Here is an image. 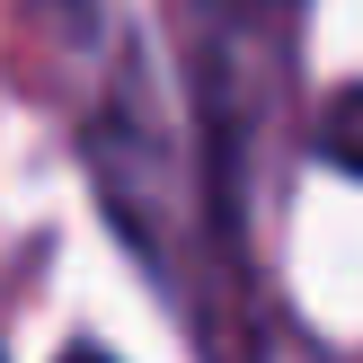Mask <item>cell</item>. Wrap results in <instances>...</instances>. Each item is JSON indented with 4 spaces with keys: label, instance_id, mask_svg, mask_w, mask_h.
I'll use <instances>...</instances> for the list:
<instances>
[{
    "label": "cell",
    "instance_id": "4",
    "mask_svg": "<svg viewBox=\"0 0 363 363\" xmlns=\"http://www.w3.org/2000/svg\"><path fill=\"white\" fill-rule=\"evenodd\" d=\"M0 363H9V354H0Z\"/></svg>",
    "mask_w": 363,
    "mask_h": 363
},
{
    "label": "cell",
    "instance_id": "2",
    "mask_svg": "<svg viewBox=\"0 0 363 363\" xmlns=\"http://www.w3.org/2000/svg\"><path fill=\"white\" fill-rule=\"evenodd\" d=\"M311 151L328 160L337 177H354V186H363V80L328 89V106L311 116Z\"/></svg>",
    "mask_w": 363,
    "mask_h": 363
},
{
    "label": "cell",
    "instance_id": "3",
    "mask_svg": "<svg viewBox=\"0 0 363 363\" xmlns=\"http://www.w3.org/2000/svg\"><path fill=\"white\" fill-rule=\"evenodd\" d=\"M62 363H116V354H98V346H71V354H62Z\"/></svg>",
    "mask_w": 363,
    "mask_h": 363
},
{
    "label": "cell",
    "instance_id": "1",
    "mask_svg": "<svg viewBox=\"0 0 363 363\" xmlns=\"http://www.w3.org/2000/svg\"><path fill=\"white\" fill-rule=\"evenodd\" d=\"M89 177H98L106 222L124 230L151 275H177V222H186V133L169 124V106L151 98V71L133 53H116L106 89L89 98Z\"/></svg>",
    "mask_w": 363,
    "mask_h": 363
}]
</instances>
